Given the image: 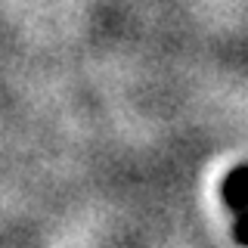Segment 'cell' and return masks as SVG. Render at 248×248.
<instances>
[{
  "label": "cell",
  "instance_id": "7a4b0ae2",
  "mask_svg": "<svg viewBox=\"0 0 248 248\" xmlns=\"http://www.w3.org/2000/svg\"><path fill=\"white\" fill-rule=\"evenodd\" d=\"M232 239H236V242H242V245H248V208L236 214V223H232Z\"/></svg>",
  "mask_w": 248,
  "mask_h": 248
},
{
  "label": "cell",
  "instance_id": "6da1fadb",
  "mask_svg": "<svg viewBox=\"0 0 248 248\" xmlns=\"http://www.w3.org/2000/svg\"><path fill=\"white\" fill-rule=\"evenodd\" d=\"M220 199L232 214L248 208V165H236L220 183Z\"/></svg>",
  "mask_w": 248,
  "mask_h": 248
}]
</instances>
